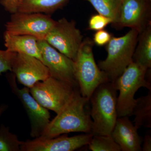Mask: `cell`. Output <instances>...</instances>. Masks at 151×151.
I'll return each instance as SVG.
<instances>
[{"mask_svg":"<svg viewBox=\"0 0 151 151\" xmlns=\"http://www.w3.org/2000/svg\"><path fill=\"white\" fill-rule=\"evenodd\" d=\"M89 101L78 90L70 102L50 121L40 137L52 138L73 132L91 133L92 121L89 112L85 108Z\"/></svg>","mask_w":151,"mask_h":151,"instance_id":"1","label":"cell"},{"mask_svg":"<svg viewBox=\"0 0 151 151\" xmlns=\"http://www.w3.org/2000/svg\"><path fill=\"white\" fill-rule=\"evenodd\" d=\"M117 91L111 81L100 84L89 98L93 135L111 134L118 118Z\"/></svg>","mask_w":151,"mask_h":151,"instance_id":"2","label":"cell"},{"mask_svg":"<svg viewBox=\"0 0 151 151\" xmlns=\"http://www.w3.org/2000/svg\"><path fill=\"white\" fill-rule=\"evenodd\" d=\"M139 34L137 31L131 29L122 36H112L106 45L107 57L104 60L99 61L97 65L111 82L122 75L133 62Z\"/></svg>","mask_w":151,"mask_h":151,"instance_id":"3","label":"cell"},{"mask_svg":"<svg viewBox=\"0 0 151 151\" xmlns=\"http://www.w3.org/2000/svg\"><path fill=\"white\" fill-rule=\"evenodd\" d=\"M148 69L132 62L122 75L113 81V86L119 94L117 99L118 118L131 116L135 105V94L141 87L151 90V83L147 81Z\"/></svg>","mask_w":151,"mask_h":151,"instance_id":"4","label":"cell"},{"mask_svg":"<svg viewBox=\"0 0 151 151\" xmlns=\"http://www.w3.org/2000/svg\"><path fill=\"white\" fill-rule=\"evenodd\" d=\"M93 45L90 39L83 40L74 60V73L80 94L89 100L99 85L110 81L95 62Z\"/></svg>","mask_w":151,"mask_h":151,"instance_id":"5","label":"cell"},{"mask_svg":"<svg viewBox=\"0 0 151 151\" xmlns=\"http://www.w3.org/2000/svg\"><path fill=\"white\" fill-rule=\"evenodd\" d=\"M29 90L41 106L57 114L70 102L79 88L50 76L36 83Z\"/></svg>","mask_w":151,"mask_h":151,"instance_id":"6","label":"cell"},{"mask_svg":"<svg viewBox=\"0 0 151 151\" xmlns=\"http://www.w3.org/2000/svg\"><path fill=\"white\" fill-rule=\"evenodd\" d=\"M5 76L11 91L20 100L27 114L30 125V136L33 138L40 137L50 121L49 110L41 106L32 97L29 88L25 86L19 88L12 72H8Z\"/></svg>","mask_w":151,"mask_h":151,"instance_id":"7","label":"cell"},{"mask_svg":"<svg viewBox=\"0 0 151 151\" xmlns=\"http://www.w3.org/2000/svg\"><path fill=\"white\" fill-rule=\"evenodd\" d=\"M56 22L51 15L17 12L12 14L6 24V32L17 35L32 36L38 40H45Z\"/></svg>","mask_w":151,"mask_h":151,"instance_id":"8","label":"cell"},{"mask_svg":"<svg viewBox=\"0 0 151 151\" xmlns=\"http://www.w3.org/2000/svg\"><path fill=\"white\" fill-rule=\"evenodd\" d=\"M45 40L74 61L83 42V36L76 27L75 21H68L63 17L56 21Z\"/></svg>","mask_w":151,"mask_h":151,"instance_id":"9","label":"cell"},{"mask_svg":"<svg viewBox=\"0 0 151 151\" xmlns=\"http://www.w3.org/2000/svg\"><path fill=\"white\" fill-rule=\"evenodd\" d=\"M93 136L85 133L71 137L67 134L52 138L40 137L22 141L20 151H73L88 145Z\"/></svg>","mask_w":151,"mask_h":151,"instance_id":"10","label":"cell"},{"mask_svg":"<svg viewBox=\"0 0 151 151\" xmlns=\"http://www.w3.org/2000/svg\"><path fill=\"white\" fill-rule=\"evenodd\" d=\"M42 62L48 68L52 77L78 87L73 60L60 52L45 40H38Z\"/></svg>","mask_w":151,"mask_h":151,"instance_id":"11","label":"cell"},{"mask_svg":"<svg viewBox=\"0 0 151 151\" xmlns=\"http://www.w3.org/2000/svg\"><path fill=\"white\" fill-rule=\"evenodd\" d=\"M11 72L20 84L29 89L39 81H43L50 76L48 68L41 60L21 53L16 54Z\"/></svg>","mask_w":151,"mask_h":151,"instance_id":"12","label":"cell"},{"mask_svg":"<svg viewBox=\"0 0 151 151\" xmlns=\"http://www.w3.org/2000/svg\"><path fill=\"white\" fill-rule=\"evenodd\" d=\"M151 1L146 0H123L117 28L129 27L141 33L151 24Z\"/></svg>","mask_w":151,"mask_h":151,"instance_id":"13","label":"cell"},{"mask_svg":"<svg viewBox=\"0 0 151 151\" xmlns=\"http://www.w3.org/2000/svg\"><path fill=\"white\" fill-rule=\"evenodd\" d=\"M69 0H2V5L11 14L42 13L51 15L61 9Z\"/></svg>","mask_w":151,"mask_h":151,"instance_id":"14","label":"cell"},{"mask_svg":"<svg viewBox=\"0 0 151 151\" xmlns=\"http://www.w3.org/2000/svg\"><path fill=\"white\" fill-rule=\"evenodd\" d=\"M129 116L119 117L111 135L122 151H141L142 139Z\"/></svg>","mask_w":151,"mask_h":151,"instance_id":"15","label":"cell"},{"mask_svg":"<svg viewBox=\"0 0 151 151\" xmlns=\"http://www.w3.org/2000/svg\"><path fill=\"white\" fill-rule=\"evenodd\" d=\"M4 37L7 50L34 57L42 61L38 40L35 37L28 35L12 34L6 31Z\"/></svg>","mask_w":151,"mask_h":151,"instance_id":"16","label":"cell"},{"mask_svg":"<svg viewBox=\"0 0 151 151\" xmlns=\"http://www.w3.org/2000/svg\"><path fill=\"white\" fill-rule=\"evenodd\" d=\"M133 62L146 68H151V25L139 34L137 43L133 57Z\"/></svg>","mask_w":151,"mask_h":151,"instance_id":"17","label":"cell"},{"mask_svg":"<svg viewBox=\"0 0 151 151\" xmlns=\"http://www.w3.org/2000/svg\"><path fill=\"white\" fill-rule=\"evenodd\" d=\"M132 116H134V125L138 129L142 127L151 128V90L136 99Z\"/></svg>","mask_w":151,"mask_h":151,"instance_id":"18","label":"cell"},{"mask_svg":"<svg viewBox=\"0 0 151 151\" xmlns=\"http://www.w3.org/2000/svg\"><path fill=\"white\" fill-rule=\"evenodd\" d=\"M91 4L98 14L110 18L112 24L118 21L123 0H85Z\"/></svg>","mask_w":151,"mask_h":151,"instance_id":"19","label":"cell"},{"mask_svg":"<svg viewBox=\"0 0 151 151\" xmlns=\"http://www.w3.org/2000/svg\"><path fill=\"white\" fill-rule=\"evenodd\" d=\"M22 142L10 132L9 127L4 124L0 125V151H20Z\"/></svg>","mask_w":151,"mask_h":151,"instance_id":"20","label":"cell"},{"mask_svg":"<svg viewBox=\"0 0 151 151\" xmlns=\"http://www.w3.org/2000/svg\"><path fill=\"white\" fill-rule=\"evenodd\" d=\"M88 146L92 151H121L111 134L93 135Z\"/></svg>","mask_w":151,"mask_h":151,"instance_id":"21","label":"cell"},{"mask_svg":"<svg viewBox=\"0 0 151 151\" xmlns=\"http://www.w3.org/2000/svg\"><path fill=\"white\" fill-rule=\"evenodd\" d=\"M113 22L110 18L100 14L92 15L89 21V29L92 30H100L104 29L108 24Z\"/></svg>","mask_w":151,"mask_h":151,"instance_id":"22","label":"cell"},{"mask_svg":"<svg viewBox=\"0 0 151 151\" xmlns=\"http://www.w3.org/2000/svg\"><path fill=\"white\" fill-rule=\"evenodd\" d=\"M16 53L7 50H0V75L5 72H11L12 64Z\"/></svg>","mask_w":151,"mask_h":151,"instance_id":"23","label":"cell"},{"mask_svg":"<svg viewBox=\"0 0 151 151\" xmlns=\"http://www.w3.org/2000/svg\"><path fill=\"white\" fill-rule=\"evenodd\" d=\"M112 37L111 34L107 31L104 29L100 30L94 33L93 42L97 46H104L110 41Z\"/></svg>","mask_w":151,"mask_h":151,"instance_id":"24","label":"cell"},{"mask_svg":"<svg viewBox=\"0 0 151 151\" xmlns=\"http://www.w3.org/2000/svg\"><path fill=\"white\" fill-rule=\"evenodd\" d=\"M143 144L142 147V151H151V135L148 133L145 136L144 140L142 141Z\"/></svg>","mask_w":151,"mask_h":151,"instance_id":"25","label":"cell"},{"mask_svg":"<svg viewBox=\"0 0 151 151\" xmlns=\"http://www.w3.org/2000/svg\"><path fill=\"white\" fill-rule=\"evenodd\" d=\"M9 108L8 105L5 103H1L0 105V118L3 114L8 110Z\"/></svg>","mask_w":151,"mask_h":151,"instance_id":"26","label":"cell"},{"mask_svg":"<svg viewBox=\"0 0 151 151\" xmlns=\"http://www.w3.org/2000/svg\"><path fill=\"white\" fill-rule=\"evenodd\" d=\"M146 1H151V0H146Z\"/></svg>","mask_w":151,"mask_h":151,"instance_id":"27","label":"cell"}]
</instances>
